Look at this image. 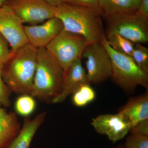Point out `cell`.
<instances>
[{"label": "cell", "mask_w": 148, "mask_h": 148, "mask_svg": "<svg viewBox=\"0 0 148 148\" xmlns=\"http://www.w3.org/2000/svg\"><path fill=\"white\" fill-rule=\"evenodd\" d=\"M38 49L28 43L13 53L3 66L4 81L10 90L31 95L36 66Z\"/></svg>", "instance_id": "cell-2"}, {"label": "cell", "mask_w": 148, "mask_h": 148, "mask_svg": "<svg viewBox=\"0 0 148 148\" xmlns=\"http://www.w3.org/2000/svg\"><path fill=\"white\" fill-rule=\"evenodd\" d=\"M90 84L86 83L82 85L73 93L72 101L75 106L84 107L94 101L96 94Z\"/></svg>", "instance_id": "cell-18"}, {"label": "cell", "mask_w": 148, "mask_h": 148, "mask_svg": "<svg viewBox=\"0 0 148 148\" xmlns=\"http://www.w3.org/2000/svg\"><path fill=\"white\" fill-rule=\"evenodd\" d=\"M138 12L143 16L148 18V0H140Z\"/></svg>", "instance_id": "cell-26"}, {"label": "cell", "mask_w": 148, "mask_h": 148, "mask_svg": "<svg viewBox=\"0 0 148 148\" xmlns=\"http://www.w3.org/2000/svg\"><path fill=\"white\" fill-rule=\"evenodd\" d=\"M106 41L114 50L119 53L131 56L135 44L118 34L106 36Z\"/></svg>", "instance_id": "cell-17"}, {"label": "cell", "mask_w": 148, "mask_h": 148, "mask_svg": "<svg viewBox=\"0 0 148 148\" xmlns=\"http://www.w3.org/2000/svg\"><path fill=\"white\" fill-rule=\"evenodd\" d=\"M86 59L88 82L98 84L111 78L112 62L110 54L100 43L88 44L83 53Z\"/></svg>", "instance_id": "cell-7"}, {"label": "cell", "mask_w": 148, "mask_h": 148, "mask_svg": "<svg viewBox=\"0 0 148 148\" xmlns=\"http://www.w3.org/2000/svg\"><path fill=\"white\" fill-rule=\"evenodd\" d=\"M4 1H3V0H0V8L4 4Z\"/></svg>", "instance_id": "cell-28"}, {"label": "cell", "mask_w": 148, "mask_h": 148, "mask_svg": "<svg viewBox=\"0 0 148 148\" xmlns=\"http://www.w3.org/2000/svg\"><path fill=\"white\" fill-rule=\"evenodd\" d=\"M140 0H100L101 15L121 12H136L140 7Z\"/></svg>", "instance_id": "cell-16"}, {"label": "cell", "mask_w": 148, "mask_h": 148, "mask_svg": "<svg viewBox=\"0 0 148 148\" xmlns=\"http://www.w3.org/2000/svg\"><path fill=\"white\" fill-rule=\"evenodd\" d=\"M101 16L92 9L65 3L56 8L55 14L64 30L81 35L88 44H102L106 39Z\"/></svg>", "instance_id": "cell-1"}, {"label": "cell", "mask_w": 148, "mask_h": 148, "mask_svg": "<svg viewBox=\"0 0 148 148\" xmlns=\"http://www.w3.org/2000/svg\"><path fill=\"white\" fill-rule=\"evenodd\" d=\"M116 148H126L125 146L123 147H119Z\"/></svg>", "instance_id": "cell-29"}, {"label": "cell", "mask_w": 148, "mask_h": 148, "mask_svg": "<svg viewBox=\"0 0 148 148\" xmlns=\"http://www.w3.org/2000/svg\"><path fill=\"white\" fill-rule=\"evenodd\" d=\"M0 34L8 42L12 54L29 43L23 22L7 4L0 8Z\"/></svg>", "instance_id": "cell-9"}, {"label": "cell", "mask_w": 148, "mask_h": 148, "mask_svg": "<svg viewBox=\"0 0 148 148\" xmlns=\"http://www.w3.org/2000/svg\"><path fill=\"white\" fill-rule=\"evenodd\" d=\"M64 3L67 4L80 6L92 9L101 15L99 7L100 0H64Z\"/></svg>", "instance_id": "cell-23"}, {"label": "cell", "mask_w": 148, "mask_h": 148, "mask_svg": "<svg viewBox=\"0 0 148 148\" xmlns=\"http://www.w3.org/2000/svg\"><path fill=\"white\" fill-rule=\"evenodd\" d=\"M3 1H9V0H3Z\"/></svg>", "instance_id": "cell-30"}, {"label": "cell", "mask_w": 148, "mask_h": 148, "mask_svg": "<svg viewBox=\"0 0 148 148\" xmlns=\"http://www.w3.org/2000/svg\"><path fill=\"white\" fill-rule=\"evenodd\" d=\"M131 57L139 67L148 73V49L142 44H135Z\"/></svg>", "instance_id": "cell-20"}, {"label": "cell", "mask_w": 148, "mask_h": 148, "mask_svg": "<svg viewBox=\"0 0 148 148\" xmlns=\"http://www.w3.org/2000/svg\"><path fill=\"white\" fill-rule=\"evenodd\" d=\"M91 125L99 134L106 135L113 143L123 139L131 127V124L123 114H106L92 119Z\"/></svg>", "instance_id": "cell-10"}, {"label": "cell", "mask_w": 148, "mask_h": 148, "mask_svg": "<svg viewBox=\"0 0 148 148\" xmlns=\"http://www.w3.org/2000/svg\"><path fill=\"white\" fill-rule=\"evenodd\" d=\"M63 29L62 21L56 16L39 25L24 26L29 43L37 49L45 47Z\"/></svg>", "instance_id": "cell-11"}, {"label": "cell", "mask_w": 148, "mask_h": 148, "mask_svg": "<svg viewBox=\"0 0 148 148\" xmlns=\"http://www.w3.org/2000/svg\"><path fill=\"white\" fill-rule=\"evenodd\" d=\"M7 4L23 24L37 25L55 16L56 8L43 0H9Z\"/></svg>", "instance_id": "cell-8"}, {"label": "cell", "mask_w": 148, "mask_h": 148, "mask_svg": "<svg viewBox=\"0 0 148 148\" xmlns=\"http://www.w3.org/2000/svg\"><path fill=\"white\" fill-rule=\"evenodd\" d=\"M46 113H40L33 119L28 120L18 134L6 148H30L37 130L45 118Z\"/></svg>", "instance_id": "cell-14"}, {"label": "cell", "mask_w": 148, "mask_h": 148, "mask_svg": "<svg viewBox=\"0 0 148 148\" xmlns=\"http://www.w3.org/2000/svg\"><path fill=\"white\" fill-rule=\"evenodd\" d=\"M3 65H0V105L9 107L11 105L9 88L5 84L3 77Z\"/></svg>", "instance_id": "cell-22"}, {"label": "cell", "mask_w": 148, "mask_h": 148, "mask_svg": "<svg viewBox=\"0 0 148 148\" xmlns=\"http://www.w3.org/2000/svg\"><path fill=\"white\" fill-rule=\"evenodd\" d=\"M14 108L18 114L22 116H28L34 111L36 108V101L32 95L23 94L16 99Z\"/></svg>", "instance_id": "cell-19"}, {"label": "cell", "mask_w": 148, "mask_h": 148, "mask_svg": "<svg viewBox=\"0 0 148 148\" xmlns=\"http://www.w3.org/2000/svg\"><path fill=\"white\" fill-rule=\"evenodd\" d=\"M49 4L54 7L57 8L64 3V0H43Z\"/></svg>", "instance_id": "cell-27"}, {"label": "cell", "mask_w": 148, "mask_h": 148, "mask_svg": "<svg viewBox=\"0 0 148 148\" xmlns=\"http://www.w3.org/2000/svg\"><path fill=\"white\" fill-rule=\"evenodd\" d=\"M106 36L118 34L134 44L148 42V18L138 11L103 15Z\"/></svg>", "instance_id": "cell-5"}, {"label": "cell", "mask_w": 148, "mask_h": 148, "mask_svg": "<svg viewBox=\"0 0 148 148\" xmlns=\"http://www.w3.org/2000/svg\"><path fill=\"white\" fill-rule=\"evenodd\" d=\"M19 128L15 114L8 112L0 106V148L8 147L20 131Z\"/></svg>", "instance_id": "cell-15"}, {"label": "cell", "mask_w": 148, "mask_h": 148, "mask_svg": "<svg viewBox=\"0 0 148 148\" xmlns=\"http://www.w3.org/2000/svg\"><path fill=\"white\" fill-rule=\"evenodd\" d=\"M88 44L84 37L63 29L45 48L65 72L74 61L82 58Z\"/></svg>", "instance_id": "cell-6"}, {"label": "cell", "mask_w": 148, "mask_h": 148, "mask_svg": "<svg viewBox=\"0 0 148 148\" xmlns=\"http://www.w3.org/2000/svg\"><path fill=\"white\" fill-rule=\"evenodd\" d=\"M64 76V70L46 48H38L31 95L41 101L52 103L61 93Z\"/></svg>", "instance_id": "cell-3"}, {"label": "cell", "mask_w": 148, "mask_h": 148, "mask_svg": "<svg viewBox=\"0 0 148 148\" xmlns=\"http://www.w3.org/2000/svg\"><path fill=\"white\" fill-rule=\"evenodd\" d=\"M9 45L0 34V65H5L12 55Z\"/></svg>", "instance_id": "cell-24"}, {"label": "cell", "mask_w": 148, "mask_h": 148, "mask_svg": "<svg viewBox=\"0 0 148 148\" xmlns=\"http://www.w3.org/2000/svg\"><path fill=\"white\" fill-rule=\"evenodd\" d=\"M129 132L131 134H138L148 136V119L140 122L131 127Z\"/></svg>", "instance_id": "cell-25"}, {"label": "cell", "mask_w": 148, "mask_h": 148, "mask_svg": "<svg viewBox=\"0 0 148 148\" xmlns=\"http://www.w3.org/2000/svg\"><path fill=\"white\" fill-rule=\"evenodd\" d=\"M102 44L110 54L112 62L111 78L126 92H133L138 86L148 89V73L140 69L129 56L119 53L106 42Z\"/></svg>", "instance_id": "cell-4"}, {"label": "cell", "mask_w": 148, "mask_h": 148, "mask_svg": "<svg viewBox=\"0 0 148 148\" xmlns=\"http://www.w3.org/2000/svg\"><path fill=\"white\" fill-rule=\"evenodd\" d=\"M119 112L127 118L131 124V127L140 122L148 119L147 92L130 98Z\"/></svg>", "instance_id": "cell-13"}, {"label": "cell", "mask_w": 148, "mask_h": 148, "mask_svg": "<svg viewBox=\"0 0 148 148\" xmlns=\"http://www.w3.org/2000/svg\"><path fill=\"white\" fill-rule=\"evenodd\" d=\"M124 146L126 148H148V136L131 134L126 138Z\"/></svg>", "instance_id": "cell-21"}, {"label": "cell", "mask_w": 148, "mask_h": 148, "mask_svg": "<svg viewBox=\"0 0 148 148\" xmlns=\"http://www.w3.org/2000/svg\"><path fill=\"white\" fill-rule=\"evenodd\" d=\"M82 59L79 58L64 72L62 90L60 94L52 101V103H62L73 94L81 86L88 82L86 70L84 68Z\"/></svg>", "instance_id": "cell-12"}]
</instances>
